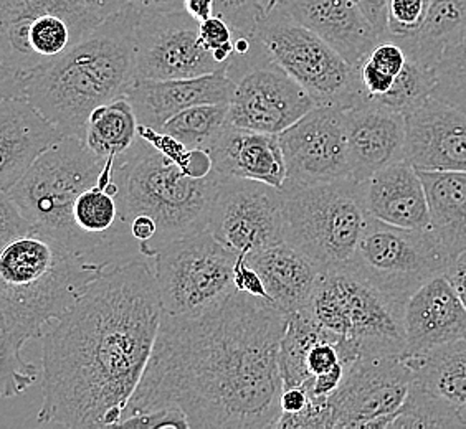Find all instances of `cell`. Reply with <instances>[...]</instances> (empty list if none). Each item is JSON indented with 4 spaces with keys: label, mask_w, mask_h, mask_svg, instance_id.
<instances>
[{
    "label": "cell",
    "mask_w": 466,
    "mask_h": 429,
    "mask_svg": "<svg viewBox=\"0 0 466 429\" xmlns=\"http://www.w3.org/2000/svg\"><path fill=\"white\" fill-rule=\"evenodd\" d=\"M283 331L285 314L237 289L202 313H162L153 354L123 420L176 408L190 429L275 428L281 418Z\"/></svg>",
    "instance_id": "1"
},
{
    "label": "cell",
    "mask_w": 466,
    "mask_h": 429,
    "mask_svg": "<svg viewBox=\"0 0 466 429\" xmlns=\"http://www.w3.org/2000/svg\"><path fill=\"white\" fill-rule=\"evenodd\" d=\"M431 98L440 99L466 115V35L445 50L435 65Z\"/></svg>",
    "instance_id": "34"
},
{
    "label": "cell",
    "mask_w": 466,
    "mask_h": 429,
    "mask_svg": "<svg viewBox=\"0 0 466 429\" xmlns=\"http://www.w3.org/2000/svg\"><path fill=\"white\" fill-rule=\"evenodd\" d=\"M451 258L431 230H409L369 216L348 264L399 303L443 274Z\"/></svg>",
    "instance_id": "11"
},
{
    "label": "cell",
    "mask_w": 466,
    "mask_h": 429,
    "mask_svg": "<svg viewBox=\"0 0 466 429\" xmlns=\"http://www.w3.org/2000/svg\"><path fill=\"white\" fill-rule=\"evenodd\" d=\"M443 276L447 277L466 307V251L450 261L449 266L443 271Z\"/></svg>",
    "instance_id": "44"
},
{
    "label": "cell",
    "mask_w": 466,
    "mask_h": 429,
    "mask_svg": "<svg viewBox=\"0 0 466 429\" xmlns=\"http://www.w3.org/2000/svg\"><path fill=\"white\" fill-rule=\"evenodd\" d=\"M235 35L237 32L232 25L217 14L204 22H198L200 44L225 68L235 54Z\"/></svg>",
    "instance_id": "35"
},
{
    "label": "cell",
    "mask_w": 466,
    "mask_h": 429,
    "mask_svg": "<svg viewBox=\"0 0 466 429\" xmlns=\"http://www.w3.org/2000/svg\"><path fill=\"white\" fill-rule=\"evenodd\" d=\"M34 232V226L20 212L9 192L0 190V253L9 246L10 243Z\"/></svg>",
    "instance_id": "37"
},
{
    "label": "cell",
    "mask_w": 466,
    "mask_h": 429,
    "mask_svg": "<svg viewBox=\"0 0 466 429\" xmlns=\"http://www.w3.org/2000/svg\"><path fill=\"white\" fill-rule=\"evenodd\" d=\"M285 0H258V5H260V14L263 12H268L269 9L281 5Z\"/></svg>",
    "instance_id": "50"
},
{
    "label": "cell",
    "mask_w": 466,
    "mask_h": 429,
    "mask_svg": "<svg viewBox=\"0 0 466 429\" xmlns=\"http://www.w3.org/2000/svg\"><path fill=\"white\" fill-rule=\"evenodd\" d=\"M129 7L139 15L184 10V0H129Z\"/></svg>",
    "instance_id": "48"
},
{
    "label": "cell",
    "mask_w": 466,
    "mask_h": 429,
    "mask_svg": "<svg viewBox=\"0 0 466 429\" xmlns=\"http://www.w3.org/2000/svg\"><path fill=\"white\" fill-rule=\"evenodd\" d=\"M207 154L220 177L258 180L277 188L287 179L279 135L228 125Z\"/></svg>",
    "instance_id": "25"
},
{
    "label": "cell",
    "mask_w": 466,
    "mask_h": 429,
    "mask_svg": "<svg viewBox=\"0 0 466 429\" xmlns=\"http://www.w3.org/2000/svg\"><path fill=\"white\" fill-rule=\"evenodd\" d=\"M136 20L131 7L105 18L66 54L25 76L24 96L63 135L83 139L93 109L135 83Z\"/></svg>",
    "instance_id": "4"
},
{
    "label": "cell",
    "mask_w": 466,
    "mask_h": 429,
    "mask_svg": "<svg viewBox=\"0 0 466 429\" xmlns=\"http://www.w3.org/2000/svg\"><path fill=\"white\" fill-rule=\"evenodd\" d=\"M404 358L415 384L458 408L466 404V337Z\"/></svg>",
    "instance_id": "29"
},
{
    "label": "cell",
    "mask_w": 466,
    "mask_h": 429,
    "mask_svg": "<svg viewBox=\"0 0 466 429\" xmlns=\"http://www.w3.org/2000/svg\"><path fill=\"white\" fill-rule=\"evenodd\" d=\"M463 428L458 406L412 382L409 394L389 429Z\"/></svg>",
    "instance_id": "32"
},
{
    "label": "cell",
    "mask_w": 466,
    "mask_h": 429,
    "mask_svg": "<svg viewBox=\"0 0 466 429\" xmlns=\"http://www.w3.org/2000/svg\"><path fill=\"white\" fill-rule=\"evenodd\" d=\"M63 135L25 96L0 103V190L24 177L30 165Z\"/></svg>",
    "instance_id": "23"
},
{
    "label": "cell",
    "mask_w": 466,
    "mask_h": 429,
    "mask_svg": "<svg viewBox=\"0 0 466 429\" xmlns=\"http://www.w3.org/2000/svg\"><path fill=\"white\" fill-rule=\"evenodd\" d=\"M281 195L288 243L323 269L352 258L369 222L358 182L342 179L301 184L285 180Z\"/></svg>",
    "instance_id": "7"
},
{
    "label": "cell",
    "mask_w": 466,
    "mask_h": 429,
    "mask_svg": "<svg viewBox=\"0 0 466 429\" xmlns=\"http://www.w3.org/2000/svg\"><path fill=\"white\" fill-rule=\"evenodd\" d=\"M281 7L321 36L354 68L382 40L359 9L356 0H285Z\"/></svg>",
    "instance_id": "22"
},
{
    "label": "cell",
    "mask_w": 466,
    "mask_h": 429,
    "mask_svg": "<svg viewBox=\"0 0 466 429\" xmlns=\"http://www.w3.org/2000/svg\"><path fill=\"white\" fill-rule=\"evenodd\" d=\"M153 268L131 258L105 269L44 332L38 424L117 428L161 325Z\"/></svg>",
    "instance_id": "2"
},
{
    "label": "cell",
    "mask_w": 466,
    "mask_h": 429,
    "mask_svg": "<svg viewBox=\"0 0 466 429\" xmlns=\"http://www.w3.org/2000/svg\"><path fill=\"white\" fill-rule=\"evenodd\" d=\"M466 35V0H431L420 27L412 35L390 38L405 55L435 68L445 50Z\"/></svg>",
    "instance_id": "28"
},
{
    "label": "cell",
    "mask_w": 466,
    "mask_h": 429,
    "mask_svg": "<svg viewBox=\"0 0 466 429\" xmlns=\"http://www.w3.org/2000/svg\"><path fill=\"white\" fill-rule=\"evenodd\" d=\"M139 139L135 107L126 95L93 109L83 141L99 159L125 161Z\"/></svg>",
    "instance_id": "30"
},
{
    "label": "cell",
    "mask_w": 466,
    "mask_h": 429,
    "mask_svg": "<svg viewBox=\"0 0 466 429\" xmlns=\"http://www.w3.org/2000/svg\"><path fill=\"white\" fill-rule=\"evenodd\" d=\"M260 274L269 303L283 314L305 309L324 269L291 243L281 242L245 256Z\"/></svg>",
    "instance_id": "26"
},
{
    "label": "cell",
    "mask_w": 466,
    "mask_h": 429,
    "mask_svg": "<svg viewBox=\"0 0 466 429\" xmlns=\"http://www.w3.org/2000/svg\"><path fill=\"white\" fill-rule=\"evenodd\" d=\"M369 216L409 230H431L425 188L410 162L399 161L359 182Z\"/></svg>",
    "instance_id": "24"
},
{
    "label": "cell",
    "mask_w": 466,
    "mask_h": 429,
    "mask_svg": "<svg viewBox=\"0 0 466 429\" xmlns=\"http://www.w3.org/2000/svg\"><path fill=\"white\" fill-rule=\"evenodd\" d=\"M289 182L350 179L344 109L314 106L279 135Z\"/></svg>",
    "instance_id": "17"
},
{
    "label": "cell",
    "mask_w": 466,
    "mask_h": 429,
    "mask_svg": "<svg viewBox=\"0 0 466 429\" xmlns=\"http://www.w3.org/2000/svg\"><path fill=\"white\" fill-rule=\"evenodd\" d=\"M458 416H460V421H461V426L466 428V404L458 408Z\"/></svg>",
    "instance_id": "51"
},
{
    "label": "cell",
    "mask_w": 466,
    "mask_h": 429,
    "mask_svg": "<svg viewBox=\"0 0 466 429\" xmlns=\"http://www.w3.org/2000/svg\"><path fill=\"white\" fill-rule=\"evenodd\" d=\"M431 0H389L386 38L412 35L420 27Z\"/></svg>",
    "instance_id": "36"
},
{
    "label": "cell",
    "mask_w": 466,
    "mask_h": 429,
    "mask_svg": "<svg viewBox=\"0 0 466 429\" xmlns=\"http://www.w3.org/2000/svg\"><path fill=\"white\" fill-rule=\"evenodd\" d=\"M216 14L227 20L235 32L253 34L260 17L258 0H216Z\"/></svg>",
    "instance_id": "38"
},
{
    "label": "cell",
    "mask_w": 466,
    "mask_h": 429,
    "mask_svg": "<svg viewBox=\"0 0 466 429\" xmlns=\"http://www.w3.org/2000/svg\"><path fill=\"white\" fill-rule=\"evenodd\" d=\"M237 256L208 230L180 238L157 251L151 260L162 313L188 315L220 303L235 289Z\"/></svg>",
    "instance_id": "12"
},
{
    "label": "cell",
    "mask_w": 466,
    "mask_h": 429,
    "mask_svg": "<svg viewBox=\"0 0 466 429\" xmlns=\"http://www.w3.org/2000/svg\"><path fill=\"white\" fill-rule=\"evenodd\" d=\"M80 7L88 10L99 22L116 15L129 7V0H75Z\"/></svg>",
    "instance_id": "45"
},
{
    "label": "cell",
    "mask_w": 466,
    "mask_h": 429,
    "mask_svg": "<svg viewBox=\"0 0 466 429\" xmlns=\"http://www.w3.org/2000/svg\"><path fill=\"white\" fill-rule=\"evenodd\" d=\"M435 86V68L425 66L407 56L402 72L397 75L392 88L380 98L370 99L377 105L407 116L415 107L431 98Z\"/></svg>",
    "instance_id": "33"
},
{
    "label": "cell",
    "mask_w": 466,
    "mask_h": 429,
    "mask_svg": "<svg viewBox=\"0 0 466 429\" xmlns=\"http://www.w3.org/2000/svg\"><path fill=\"white\" fill-rule=\"evenodd\" d=\"M225 73L235 85L228 103V123L235 127L279 135L316 106L311 96L269 60L257 36L247 54L233 56Z\"/></svg>",
    "instance_id": "13"
},
{
    "label": "cell",
    "mask_w": 466,
    "mask_h": 429,
    "mask_svg": "<svg viewBox=\"0 0 466 429\" xmlns=\"http://www.w3.org/2000/svg\"><path fill=\"white\" fill-rule=\"evenodd\" d=\"M233 287L237 291H242L247 294L269 301L268 293L265 289L260 274L251 268L243 254L237 256V263H235V268H233Z\"/></svg>",
    "instance_id": "42"
},
{
    "label": "cell",
    "mask_w": 466,
    "mask_h": 429,
    "mask_svg": "<svg viewBox=\"0 0 466 429\" xmlns=\"http://www.w3.org/2000/svg\"><path fill=\"white\" fill-rule=\"evenodd\" d=\"M404 332V357L466 337V307L443 274L431 277L407 299Z\"/></svg>",
    "instance_id": "20"
},
{
    "label": "cell",
    "mask_w": 466,
    "mask_h": 429,
    "mask_svg": "<svg viewBox=\"0 0 466 429\" xmlns=\"http://www.w3.org/2000/svg\"><path fill=\"white\" fill-rule=\"evenodd\" d=\"M25 76L22 73L14 72L0 63V103L4 99L24 96Z\"/></svg>",
    "instance_id": "47"
},
{
    "label": "cell",
    "mask_w": 466,
    "mask_h": 429,
    "mask_svg": "<svg viewBox=\"0 0 466 429\" xmlns=\"http://www.w3.org/2000/svg\"><path fill=\"white\" fill-rule=\"evenodd\" d=\"M309 403V394L305 386H285L279 398L281 414H295L305 410Z\"/></svg>",
    "instance_id": "46"
},
{
    "label": "cell",
    "mask_w": 466,
    "mask_h": 429,
    "mask_svg": "<svg viewBox=\"0 0 466 429\" xmlns=\"http://www.w3.org/2000/svg\"><path fill=\"white\" fill-rule=\"evenodd\" d=\"M331 410L328 402H316L309 398L305 410L295 414H281L275 428L279 429H326L331 428Z\"/></svg>",
    "instance_id": "40"
},
{
    "label": "cell",
    "mask_w": 466,
    "mask_h": 429,
    "mask_svg": "<svg viewBox=\"0 0 466 429\" xmlns=\"http://www.w3.org/2000/svg\"><path fill=\"white\" fill-rule=\"evenodd\" d=\"M233 88V81L220 70L198 78L135 81L126 96L135 107L139 125L162 131L172 116L187 107L228 105Z\"/></svg>",
    "instance_id": "21"
},
{
    "label": "cell",
    "mask_w": 466,
    "mask_h": 429,
    "mask_svg": "<svg viewBox=\"0 0 466 429\" xmlns=\"http://www.w3.org/2000/svg\"><path fill=\"white\" fill-rule=\"evenodd\" d=\"M413 382L404 357H360L328 400L331 428L389 429Z\"/></svg>",
    "instance_id": "15"
},
{
    "label": "cell",
    "mask_w": 466,
    "mask_h": 429,
    "mask_svg": "<svg viewBox=\"0 0 466 429\" xmlns=\"http://www.w3.org/2000/svg\"><path fill=\"white\" fill-rule=\"evenodd\" d=\"M106 268L38 232L0 253V398L35 384L40 370L24 358V345L40 339Z\"/></svg>",
    "instance_id": "3"
},
{
    "label": "cell",
    "mask_w": 466,
    "mask_h": 429,
    "mask_svg": "<svg viewBox=\"0 0 466 429\" xmlns=\"http://www.w3.org/2000/svg\"><path fill=\"white\" fill-rule=\"evenodd\" d=\"M75 0H0V63L27 76L96 27Z\"/></svg>",
    "instance_id": "10"
},
{
    "label": "cell",
    "mask_w": 466,
    "mask_h": 429,
    "mask_svg": "<svg viewBox=\"0 0 466 429\" xmlns=\"http://www.w3.org/2000/svg\"><path fill=\"white\" fill-rule=\"evenodd\" d=\"M350 179L362 182L405 159V116L364 99L344 109Z\"/></svg>",
    "instance_id": "19"
},
{
    "label": "cell",
    "mask_w": 466,
    "mask_h": 429,
    "mask_svg": "<svg viewBox=\"0 0 466 429\" xmlns=\"http://www.w3.org/2000/svg\"><path fill=\"white\" fill-rule=\"evenodd\" d=\"M228 123V105H198L172 116L162 131L190 151H208Z\"/></svg>",
    "instance_id": "31"
},
{
    "label": "cell",
    "mask_w": 466,
    "mask_h": 429,
    "mask_svg": "<svg viewBox=\"0 0 466 429\" xmlns=\"http://www.w3.org/2000/svg\"><path fill=\"white\" fill-rule=\"evenodd\" d=\"M116 179L126 230L137 214L156 222V236L143 253L144 258H153L169 243L207 230L222 177L214 170L202 177L190 175L139 137L125 161H117Z\"/></svg>",
    "instance_id": "5"
},
{
    "label": "cell",
    "mask_w": 466,
    "mask_h": 429,
    "mask_svg": "<svg viewBox=\"0 0 466 429\" xmlns=\"http://www.w3.org/2000/svg\"><path fill=\"white\" fill-rule=\"evenodd\" d=\"M404 303L370 284L348 263L324 269L305 311L360 357H404Z\"/></svg>",
    "instance_id": "6"
},
{
    "label": "cell",
    "mask_w": 466,
    "mask_h": 429,
    "mask_svg": "<svg viewBox=\"0 0 466 429\" xmlns=\"http://www.w3.org/2000/svg\"><path fill=\"white\" fill-rule=\"evenodd\" d=\"M105 162L80 137L63 135L10 188V197L34 232L44 233L81 256L73 226V204L85 188L98 182Z\"/></svg>",
    "instance_id": "8"
},
{
    "label": "cell",
    "mask_w": 466,
    "mask_h": 429,
    "mask_svg": "<svg viewBox=\"0 0 466 429\" xmlns=\"http://www.w3.org/2000/svg\"><path fill=\"white\" fill-rule=\"evenodd\" d=\"M225 70L198 38V22L186 10L137 14L135 80L198 78Z\"/></svg>",
    "instance_id": "16"
},
{
    "label": "cell",
    "mask_w": 466,
    "mask_h": 429,
    "mask_svg": "<svg viewBox=\"0 0 466 429\" xmlns=\"http://www.w3.org/2000/svg\"><path fill=\"white\" fill-rule=\"evenodd\" d=\"M253 35L260 40L269 60L285 70L316 106L348 109L366 99L359 85L358 68L281 5L260 14Z\"/></svg>",
    "instance_id": "9"
},
{
    "label": "cell",
    "mask_w": 466,
    "mask_h": 429,
    "mask_svg": "<svg viewBox=\"0 0 466 429\" xmlns=\"http://www.w3.org/2000/svg\"><path fill=\"white\" fill-rule=\"evenodd\" d=\"M207 230L243 256L287 242L281 188L258 180L222 177Z\"/></svg>",
    "instance_id": "14"
},
{
    "label": "cell",
    "mask_w": 466,
    "mask_h": 429,
    "mask_svg": "<svg viewBox=\"0 0 466 429\" xmlns=\"http://www.w3.org/2000/svg\"><path fill=\"white\" fill-rule=\"evenodd\" d=\"M405 161L417 170L466 172V115L429 98L405 116Z\"/></svg>",
    "instance_id": "18"
},
{
    "label": "cell",
    "mask_w": 466,
    "mask_h": 429,
    "mask_svg": "<svg viewBox=\"0 0 466 429\" xmlns=\"http://www.w3.org/2000/svg\"><path fill=\"white\" fill-rule=\"evenodd\" d=\"M184 10L198 22L216 15V0H184Z\"/></svg>",
    "instance_id": "49"
},
{
    "label": "cell",
    "mask_w": 466,
    "mask_h": 429,
    "mask_svg": "<svg viewBox=\"0 0 466 429\" xmlns=\"http://www.w3.org/2000/svg\"><path fill=\"white\" fill-rule=\"evenodd\" d=\"M117 428L190 429L186 414L176 408H161L153 412L136 413L119 423Z\"/></svg>",
    "instance_id": "39"
},
{
    "label": "cell",
    "mask_w": 466,
    "mask_h": 429,
    "mask_svg": "<svg viewBox=\"0 0 466 429\" xmlns=\"http://www.w3.org/2000/svg\"><path fill=\"white\" fill-rule=\"evenodd\" d=\"M368 60L380 72L397 78V75L402 72V68L407 63V55H405L404 48L397 42L390 38H384L372 48V52L368 55Z\"/></svg>",
    "instance_id": "41"
},
{
    "label": "cell",
    "mask_w": 466,
    "mask_h": 429,
    "mask_svg": "<svg viewBox=\"0 0 466 429\" xmlns=\"http://www.w3.org/2000/svg\"><path fill=\"white\" fill-rule=\"evenodd\" d=\"M359 9L362 10L364 17L368 18L369 24L376 28L377 34L382 36L387 35V7L389 0H356Z\"/></svg>",
    "instance_id": "43"
},
{
    "label": "cell",
    "mask_w": 466,
    "mask_h": 429,
    "mask_svg": "<svg viewBox=\"0 0 466 429\" xmlns=\"http://www.w3.org/2000/svg\"><path fill=\"white\" fill-rule=\"evenodd\" d=\"M431 214V230L450 258L466 251V172L417 170Z\"/></svg>",
    "instance_id": "27"
}]
</instances>
